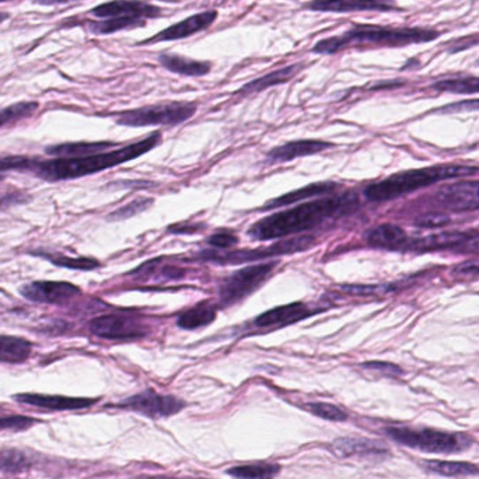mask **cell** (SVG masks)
Segmentation results:
<instances>
[{
  "instance_id": "obj_20",
  "label": "cell",
  "mask_w": 479,
  "mask_h": 479,
  "mask_svg": "<svg viewBox=\"0 0 479 479\" xmlns=\"http://www.w3.org/2000/svg\"><path fill=\"white\" fill-rule=\"evenodd\" d=\"M304 68H306L304 64H292L289 66H285V68L263 74L262 78L255 79V80L244 85L234 95H240V97H247V95H257V93L263 92V90H267V88L272 87V86L284 85V83L291 81L296 74L300 73Z\"/></svg>"
},
{
  "instance_id": "obj_17",
  "label": "cell",
  "mask_w": 479,
  "mask_h": 479,
  "mask_svg": "<svg viewBox=\"0 0 479 479\" xmlns=\"http://www.w3.org/2000/svg\"><path fill=\"white\" fill-rule=\"evenodd\" d=\"M316 313L317 311H311L304 303L286 304V306H279L260 314L255 318V325L260 328H280L304 320Z\"/></svg>"
},
{
  "instance_id": "obj_16",
  "label": "cell",
  "mask_w": 479,
  "mask_h": 479,
  "mask_svg": "<svg viewBox=\"0 0 479 479\" xmlns=\"http://www.w3.org/2000/svg\"><path fill=\"white\" fill-rule=\"evenodd\" d=\"M14 399L26 406L51 409V411H74V409L95 406L97 402V399H74V397L44 394H19L14 397Z\"/></svg>"
},
{
  "instance_id": "obj_31",
  "label": "cell",
  "mask_w": 479,
  "mask_h": 479,
  "mask_svg": "<svg viewBox=\"0 0 479 479\" xmlns=\"http://www.w3.org/2000/svg\"><path fill=\"white\" fill-rule=\"evenodd\" d=\"M278 464H251L227 469L229 475L237 479H274L279 474Z\"/></svg>"
},
{
  "instance_id": "obj_48",
  "label": "cell",
  "mask_w": 479,
  "mask_h": 479,
  "mask_svg": "<svg viewBox=\"0 0 479 479\" xmlns=\"http://www.w3.org/2000/svg\"><path fill=\"white\" fill-rule=\"evenodd\" d=\"M150 479H174V478H167V476H153V478Z\"/></svg>"
},
{
  "instance_id": "obj_10",
  "label": "cell",
  "mask_w": 479,
  "mask_h": 479,
  "mask_svg": "<svg viewBox=\"0 0 479 479\" xmlns=\"http://www.w3.org/2000/svg\"><path fill=\"white\" fill-rule=\"evenodd\" d=\"M88 330L104 339H138L148 334V328L138 318L109 314L88 323Z\"/></svg>"
},
{
  "instance_id": "obj_8",
  "label": "cell",
  "mask_w": 479,
  "mask_h": 479,
  "mask_svg": "<svg viewBox=\"0 0 479 479\" xmlns=\"http://www.w3.org/2000/svg\"><path fill=\"white\" fill-rule=\"evenodd\" d=\"M278 262L257 263L237 270L224 279L220 286L219 297L223 306H233L260 289L272 275Z\"/></svg>"
},
{
  "instance_id": "obj_13",
  "label": "cell",
  "mask_w": 479,
  "mask_h": 479,
  "mask_svg": "<svg viewBox=\"0 0 479 479\" xmlns=\"http://www.w3.org/2000/svg\"><path fill=\"white\" fill-rule=\"evenodd\" d=\"M433 200L447 209L476 210L479 209V179L476 181H459L440 186L435 194Z\"/></svg>"
},
{
  "instance_id": "obj_36",
  "label": "cell",
  "mask_w": 479,
  "mask_h": 479,
  "mask_svg": "<svg viewBox=\"0 0 479 479\" xmlns=\"http://www.w3.org/2000/svg\"><path fill=\"white\" fill-rule=\"evenodd\" d=\"M38 159H31L26 156H7L0 157V172L4 171H33L37 166Z\"/></svg>"
},
{
  "instance_id": "obj_4",
  "label": "cell",
  "mask_w": 479,
  "mask_h": 479,
  "mask_svg": "<svg viewBox=\"0 0 479 479\" xmlns=\"http://www.w3.org/2000/svg\"><path fill=\"white\" fill-rule=\"evenodd\" d=\"M478 171L476 167L454 166V164L411 170V171L399 172L383 181L371 184L365 189V195L373 202H385V201L395 200L399 196L414 193L423 186H432L445 179L474 176Z\"/></svg>"
},
{
  "instance_id": "obj_50",
  "label": "cell",
  "mask_w": 479,
  "mask_h": 479,
  "mask_svg": "<svg viewBox=\"0 0 479 479\" xmlns=\"http://www.w3.org/2000/svg\"><path fill=\"white\" fill-rule=\"evenodd\" d=\"M0 2H9V0H0Z\"/></svg>"
},
{
  "instance_id": "obj_45",
  "label": "cell",
  "mask_w": 479,
  "mask_h": 479,
  "mask_svg": "<svg viewBox=\"0 0 479 479\" xmlns=\"http://www.w3.org/2000/svg\"><path fill=\"white\" fill-rule=\"evenodd\" d=\"M201 226H188V224H181V226H170V233L176 234H194L200 233Z\"/></svg>"
},
{
  "instance_id": "obj_28",
  "label": "cell",
  "mask_w": 479,
  "mask_h": 479,
  "mask_svg": "<svg viewBox=\"0 0 479 479\" xmlns=\"http://www.w3.org/2000/svg\"><path fill=\"white\" fill-rule=\"evenodd\" d=\"M114 143L110 142H79L62 143V145L48 146V155L55 156L57 159H74V157H85V156L95 155L100 150L112 148Z\"/></svg>"
},
{
  "instance_id": "obj_29",
  "label": "cell",
  "mask_w": 479,
  "mask_h": 479,
  "mask_svg": "<svg viewBox=\"0 0 479 479\" xmlns=\"http://www.w3.org/2000/svg\"><path fill=\"white\" fill-rule=\"evenodd\" d=\"M422 467L428 473L442 476H468L479 474V467L471 464V462L429 460V461L423 462Z\"/></svg>"
},
{
  "instance_id": "obj_1",
  "label": "cell",
  "mask_w": 479,
  "mask_h": 479,
  "mask_svg": "<svg viewBox=\"0 0 479 479\" xmlns=\"http://www.w3.org/2000/svg\"><path fill=\"white\" fill-rule=\"evenodd\" d=\"M356 205L358 200L354 194L327 196L323 200L311 201L303 205L294 206L292 209L263 217L251 227L248 234L255 240H278L291 234H299L320 226L325 220H330L346 210L354 209Z\"/></svg>"
},
{
  "instance_id": "obj_2",
  "label": "cell",
  "mask_w": 479,
  "mask_h": 479,
  "mask_svg": "<svg viewBox=\"0 0 479 479\" xmlns=\"http://www.w3.org/2000/svg\"><path fill=\"white\" fill-rule=\"evenodd\" d=\"M442 33L432 28L388 27L373 24H354L344 34L323 38L311 48L317 55H335L352 47L399 48L423 44L436 40Z\"/></svg>"
},
{
  "instance_id": "obj_25",
  "label": "cell",
  "mask_w": 479,
  "mask_h": 479,
  "mask_svg": "<svg viewBox=\"0 0 479 479\" xmlns=\"http://www.w3.org/2000/svg\"><path fill=\"white\" fill-rule=\"evenodd\" d=\"M31 351L33 345L26 338L0 335V363H23Z\"/></svg>"
},
{
  "instance_id": "obj_15",
  "label": "cell",
  "mask_w": 479,
  "mask_h": 479,
  "mask_svg": "<svg viewBox=\"0 0 479 479\" xmlns=\"http://www.w3.org/2000/svg\"><path fill=\"white\" fill-rule=\"evenodd\" d=\"M21 296L35 303L62 304L81 293L80 287L69 282H52V280H37L24 285L20 289Z\"/></svg>"
},
{
  "instance_id": "obj_35",
  "label": "cell",
  "mask_w": 479,
  "mask_h": 479,
  "mask_svg": "<svg viewBox=\"0 0 479 479\" xmlns=\"http://www.w3.org/2000/svg\"><path fill=\"white\" fill-rule=\"evenodd\" d=\"M306 409L310 411L313 415L320 416V418L325 419V421H331V422H345L348 421V414L342 411L341 408L332 406V404H327V402H313V404H308Z\"/></svg>"
},
{
  "instance_id": "obj_5",
  "label": "cell",
  "mask_w": 479,
  "mask_h": 479,
  "mask_svg": "<svg viewBox=\"0 0 479 479\" xmlns=\"http://www.w3.org/2000/svg\"><path fill=\"white\" fill-rule=\"evenodd\" d=\"M385 433L399 445L426 452L452 454L469 449L474 443L473 436L468 433L442 432L435 429L388 428Z\"/></svg>"
},
{
  "instance_id": "obj_14",
  "label": "cell",
  "mask_w": 479,
  "mask_h": 479,
  "mask_svg": "<svg viewBox=\"0 0 479 479\" xmlns=\"http://www.w3.org/2000/svg\"><path fill=\"white\" fill-rule=\"evenodd\" d=\"M90 14L102 20L117 18H139L148 20L162 18L163 9L143 0H111L93 7Z\"/></svg>"
},
{
  "instance_id": "obj_21",
  "label": "cell",
  "mask_w": 479,
  "mask_h": 479,
  "mask_svg": "<svg viewBox=\"0 0 479 479\" xmlns=\"http://www.w3.org/2000/svg\"><path fill=\"white\" fill-rule=\"evenodd\" d=\"M473 236V233H462V232H442V233L422 237L415 241H409L407 250L430 253V251L457 248Z\"/></svg>"
},
{
  "instance_id": "obj_27",
  "label": "cell",
  "mask_w": 479,
  "mask_h": 479,
  "mask_svg": "<svg viewBox=\"0 0 479 479\" xmlns=\"http://www.w3.org/2000/svg\"><path fill=\"white\" fill-rule=\"evenodd\" d=\"M148 21L139 18L104 19V20H87L86 27L95 35H109L122 30L146 27Z\"/></svg>"
},
{
  "instance_id": "obj_19",
  "label": "cell",
  "mask_w": 479,
  "mask_h": 479,
  "mask_svg": "<svg viewBox=\"0 0 479 479\" xmlns=\"http://www.w3.org/2000/svg\"><path fill=\"white\" fill-rule=\"evenodd\" d=\"M157 61L163 68L171 73L186 76V78H202L212 72L213 64L209 61H198L193 57H181L177 54H160Z\"/></svg>"
},
{
  "instance_id": "obj_18",
  "label": "cell",
  "mask_w": 479,
  "mask_h": 479,
  "mask_svg": "<svg viewBox=\"0 0 479 479\" xmlns=\"http://www.w3.org/2000/svg\"><path fill=\"white\" fill-rule=\"evenodd\" d=\"M332 148V143L317 141V139H303L286 143L279 148H272L267 156L268 163H285L291 160L306 157V156L317 155L324 152L327 148Z\"/></svg>"
},
{
  "instance_id": "obj_37",
  "label": "cell",
  "mask_w": 479,
  "mask_h": 479,
  "mask_svg": "<svg viewBox=\"0 0 479 479\" xmlns=\"http://www.w3.org/2000/svg\"><path fill=\"white\" fill-rule=\"evenodd\" d=\"M153 201L148 198H139L128 205L122 206L118 210H115L109 217V220H125L129 217H136L139 213L145 212L148 206L152 205Z\"/></svg>"
},
{
  "instance_id": "obj_26",
  "label": "cell",
  "mask_w": 479,
  "mask_h": 479,
  "mask_svg": "<svg viewBox=\"0 0 479 479\" xmlns=\"http://www.w3.org/2000/svg\"><path fill=\"white\" fill-rule=\"evenodd\" d=\"M217 310L215 306L209 303L196 304L195 308L184 311L177 320V325L183 330H200L206 325L212 324L217 320Z\"/></svg>"
},
{
  "instance_id": "obj_43",
  "label": "cell",
  "mask_w": 479,
  "mask_h": 479,
  "mask_svg": "<svg viewBox=\"0 0 479 479\" xmlns=\"http://www.w3.org/2000/svg\"><path fill=\"white\" fill-rule=\"evenodd\" d=\"M460 277H479V261H467L454 270Z\"/></svg>"
},
{
  "instance_id": "obj_46",
  "label": "cell",
  "mask_w": 479,
  "mask_h": 479,
  "mask_svg": "<svg viewBox=\"0 0 479 479\" xmlns=\"http://www.w3.org/2000/svg\"><path fill=\"white\" fill-rule=\"evenodd\" d=\"M76 2V0H35V4L42 6H57V4H66Z\"/></svg>"
},
{
  "instance_id": "obj_9",
  "label": "cell",
  "mask_w": 479,
  "mask_h": 479,
  "mask_svg": "<svg viewBox=\"0 0 479 479\" xmlns=\"http://www.w3.org/2000/svg\"><path fill=\"white\" fill-rule=\"evenodd\" d=\"M118 408L139 412L150 418L174 415L186 407V402L172 395L157 394L155 390H146L139 394L132 395L125 401L119 402Z\"/></svg>"
},
{
  "instance_id": "obj_44",
  "label": "cell",
  "mask_w": 479,
  "mask_h": 479,
  "mask_svg": "<svg viewBox=\"0 0 479 479\" xmlns=\"http://www.w3.org/2000/svg\"><path fill=\"white\" fill-rule=\"evenodd\" d=\"M479 109V100H469V102L456 103V104H450L447 107H443L440 111L442 112H459L468 111V110Z\"/></svg>"
},
{
  "instance_id": "obj_3",
  "label": "cell",
  "mask_w": 479,
  "mask_h": 479,
  "mask_svg": "<svg viewBox=\"0 0 479 479\" xmlns=\"http://www.w3.org/2000/svg\"><path fill=\"white\" fill-rule=\"evenodd\" d=\"M159 132L143 139L141 142L132 143L125 148L112 150L107 153H95L85 157L74 159H54L47 162H38L33 172L48 183H57L65 179H80V177L92 176L95 172L104 171L107 169L119 166L129 160L136 159L139 156L146 155L152 148L159 145Z\"/></svg>"
},
{
  "instance_id": "obj_33",
  "label": "cell",
  "mask_w": 479,
  "mask_h": 479,
  "mask_svg": "<svg viewBox=\"0 0 479 479\" xmlns=\"http://www.w3.org/2000/svg\"><path fill=\"white\" fill-rule=\"evenodd\" d=\"M33 466L30 457L19 449H4L0 452V469L6 473H21Z\"/></svg>"
},
{
  "instance_id": "obj_47",
  "label": "cell",
  "mask_w": 479,
  "mask_h": 479,
  "mask_svg": "<svg viewBox=\"0 0 479 479\" xmlns=\"http://www.w3.org/2000/svg\"><path fill=\"white\" fill-rule=\"evenodd\" d=\"M7 19L6 13H0V24L4 23V20Z\"/></svg>"
},
{
  "instance_id": "obj_12",
  "label": "cell",
  "mask_w": 479,
  "mask_h": 479,
  "mask_svg": "<svg viewBox=\"0 0 479 479\" xmlns=\"http://www.w3.org/2000/svg\"><path fill=\"white\" fill-rule=\"evenodd\" d=\"M306 11L320 13H356V11H402L394 0H310L303 4Z\"/></svg>"
},
{
  "instance_id": "obj_6",
  "label": "cell",
  "mask_w": 479,
  "mask_h": 479,
  "mask_svg": "<svg viewBox=\"0 0 479 479\" xmlns=\"http://www.w3.org/2000/svg\"><path fill=\"white\" fill-rule=\"evenodd\" d=\"M195 103L170 102L162 104L146 105L142 109L129 110L117 114L118 125L131 126H176L188 121L195 115Z\"/></svg>"
},
{
  "instance_id": "obj_34",
  "label": "cell",
  "mask_w": 479,
  "mask_h": 479,
  "mask_svg": "<svg viewBox=\"0 0 479 479\" xmlns=\"http://www.w3.org/2000/svg\"><path fill=\"white\" fill-rule=\"evenodd\" d=\"M38 105L40 104L35 102L18 103V104L0 110V128L13 124L19 119L27 118L37 111Z\"/></svg>"
},
{
  "instance_id": "obj_24",
  "label": "cell",
  "mask_w": 479,
  "mask_h": 479,
  "mask_svg": "<svg viewBox=\"0 0 479 479\" xmlns=\"http://www.w3.org/2000/svg\"><path fill=\"white\" fill-rule=\"evenodd\" d=\"M338 189V184L335 183H314L308 186H303V188L297 189L293 193L285 194V195L279 196L277 200H272L263 206L262 210L274 209V208H280V206L293 205V203L299 202V201L308 200V198H313V196L328 195V194L335 193Z\"/></svg>"
},
{
  "instance_id": "obj_7",
  "label": "cell",
  "mask_w": 479,
  "mask_h": 479,
  "mask_svg": "<svg viewBox=\"0 0 479 479\" xmlns=\"http://www.w3.org/2000/svg\"><path fill=\"white\" fill-rule=\"evenodd\" d=\"M316 239L313 236H297L294 239L282 240L277 241L272 246L265 248H257V250H241L229 251V253H220V251H203L198 255L202 261H210V262L222 263H244L254 262V261L267 260L285 254L301 253L314 246Z\"/></svg>"
},
{
  "instance_id": "obj_51",
  "label": "cell",
  "mask_w": 479,
  "mask_h": 479,
  "mask_svg": "<svg viewBox=\"0 0 479 479\" xmlns=\"http://www.w3.org/2000/svg\"><path fill=\"white\" fill-rule=\"evenodd\" d=\"M476 65H479V59H478V61H476Z\"/></svg>"
},
{
  "instance_id": "obj_39",
  "label": "cell",
  "mask_w": 479,
  "mask_h": 479,
  "mask_svg": "<svg viewBox=\"0 0 479 479\" xmlns=\"http://www.w3.org/2000/svg\"><path fill=\"white\" fill-rule=\"evenodd\" d=\"M208 243H209L210 246L215 247V248L227 250V248L237 246V244H239V239L232 233H217L208 239Z\"/></svg>"
},
{
  "instance_id": "obj_11",
  "label": "cell",
  "mask_w": 479,
  "mask_h": 479,
  "mask_svg": "<svg viewBox=\"0 0 479 479\" xmlns=\"http://www.w3.org/2000/svg\"><path fill=\"white\" fill-rule=\"evenodd\" d=\"M217 18H219V13H217V11H213V9L193 14V16L179 21V23L172 24L170 27L159 31L157 34L142 41L139 45H155L160 44V42H167V41L186 40V38L200 34L202 31L212 27Z\"/></svg>"
},
{
  "instance_id": "obj_23",
  "label": "cell",
  "mask_w": 479,
  "mask_h": 479,
  "mask_svg": "<svg viewBox=\"0 0 479 479\" xmlns=\"http://www.w3.org/2000/svg\"><path fill=\"white\" fill-rule=\"evenodd\" d=\"M332 449L338 456H380L387 452L385 445L383 443L375 442V440L363 439V437H341L337 439L332 445Z\"/></svg>"
},
{
  "instance_id": "obj_30",
  "label": "cell",
  "mask_w": 479,
  "mask_h": 479,
  "mask_svg": "<svg viewBox=\"0 0 479 479\" xmlns=\"http://www.w3.org/2000/svg\"><path fill=\"white\" fill-rule=\"evenodd\" d=\"M432 88L437 92L454 93V95H475L479 93V76H461L436 81Z\"/></svg>"
},
{
  "instance_id": "obj_41",
  "label": "cell",
  "mask_w": 479,
  "mask_h": 479,
  "mask_svg": "<svg viewBox=\"0 0 479 479\" xmlns=\"http://www.w3.org/2000/svg\"><path fill=\"white\" fill-rule=\"evenodd\" d=\"M450 223L449 217L445 215H437V213H433V215H426V217H419L416 220V224L421 227H426V229H433V227H443Z\"/></svg>"
},
{
  "instance_id": "obj_49",
  "label": "cell",
  "mask_w": 479,
  "mask_h": 479,
  "mask_svg": "<svg viewBox=\"0 0 479 479\" xmlns=\"http://www.w3.org/2000/svg\"><path fill=\"white\" fill-rule=\"evenodd\" d=\"M2 179H4V176H0V181H2Z\"/></svg>"
},
{
  "instance_id": "obj_38",
  "label": "cell",
  "mask_w": 479,
  "mask_h": 479,
  "mask_svg": "<svg viewBox=\"0 0 479 479\" xmlns=\"http://www.w3.org/2000/svg\"><path fill=\"white\" fill-rule=\"evenodd\" d=\"M35 422H37L35 419L27 418V416H4V418H0V430H6V429L21 430V429L30 428Z\"/></svg>"
},
{
  "instance_id": "obj_32",
  "label": "cell",
  "mask_w": 479,
  "mask_h": 479,
  "mask_svg": "<svg viewBox=\"0 0 479 479\" xmlns=\"http://www.w3.org/2000/svg\"><path fill=\"white\" fill-rule=\"evenodd\" d=\"M34 255L45 258V260L54 263V265H57V267L69 268V270H92L100 267V262H98L97 260H93V258H72L66 257V255H62V254L47 253H34Z\"/></svg>"
},
{
  "instance_id": "obj_22",
  "label": "cell",
  "mask_w": 479,
  "mask_h": 479,
  "mask_svg": "<svg viewBox=\"0 0 479 479\" xmlns=\"http://www.w3.org/2000/svg\"><path fill=\"white\" fill-rule=\"evenodd\" d=\"M368 243L375 248L394 251L407 250L409 239L401 227L395 226L392 223H384V224H380L369 232Z\"/></svg>"
},
{
  "instance_id": "obj_40",
  "label": "cell",
  "mask_w": 479,
  "mask_h": 479,
  "mask_svg": "<svg viewBox=\"0 0 479 479\" xmlns=\"http://www.w3.org/2000/svg\"><path fill=\"white\" fill-rule=\"evenodd\" d=\"M361 368L369 369V370L380 371L385 376H399L402 375L401 369L399 366L387 363V361H366L361 365Z\"/></svg>"
},
{
  "instance_id": "obj_42",
  "label": "cell",
  "mask_w": 479,
  "mask_h": 479,
  "mask_svg": "<svg viewBox=\"0 0 479 479\" xmlns=\"http://www.w3.org/2000/svg\"><path fill=\"white\" fill-rule=\"evenodd\" d=\"M28 196L23 193H7L0 195V210L7 209L13 205L27 202Z\"/></svg>"
}]
</instances>
